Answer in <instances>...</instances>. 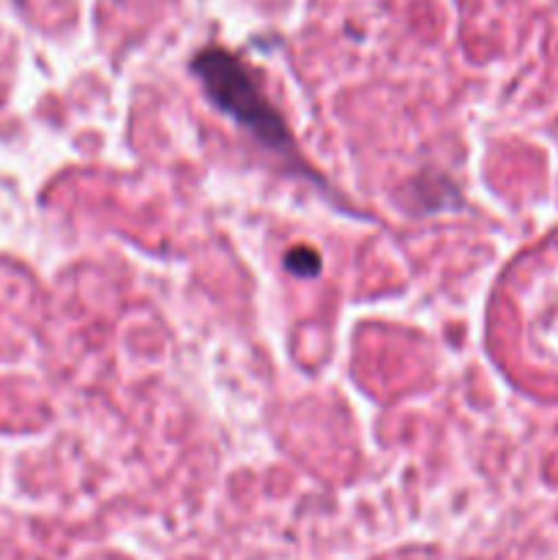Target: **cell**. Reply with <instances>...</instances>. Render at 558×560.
Instances as JSON below:
<instances>
[{"instance_id":"6da1fadb","label":"cell","mask_w":558,"mask_h":560,"mask_svg":"<svg viewBox=\"0 0 558 560\" xmlns=\"http://www.w3.org/2000/svg\"><path fill=\"white\" fill-rule=\"evenodd\" d=\"M191 69L200 77L211 102L224 115H230L235 124L252 131L255 140H260L271 151H288L290 135L282 115L268 104L257 80L246 71V66L239 58H233V55L219 47H208L197 55Z\"/></svg>"}]
</instances>
